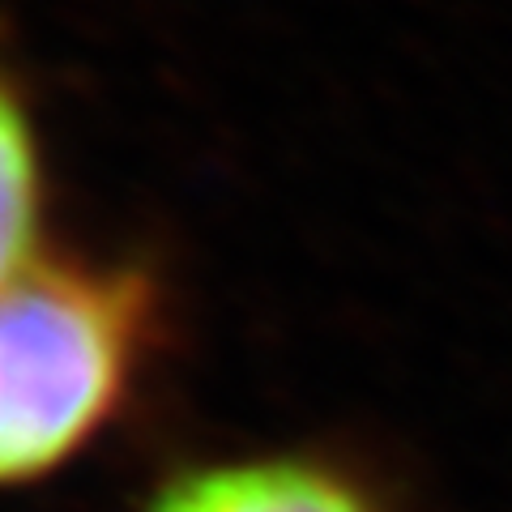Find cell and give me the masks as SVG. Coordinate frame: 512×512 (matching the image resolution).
<instances>
[{
  "instance_id": "6da1fadb",
  "label": "cell",
  "mask_w": 512,
  "mask_h": 512,
  "mask_svg": "<svg viewBox=\"0 0 512 512\" xmlns=\"http://www.w3.org/2000/svg\"><path fill=\"white\" fill-rule=\"evenodd\" d=\"M146 320L137 274L39 265L0 286V483L47 474L103 427Z\"/></svg>"
},
{
  "instance_id": "7a4b0ae2",
  "label": "cell",
  "mask_w": 512,
  "mask_h": 512,
  "mask_svg": "<svg viewBox=\"0 0 512 512\" xmlns=\"http://www.w3.org/2000/svg\"><path fill=\"white\" fill-rule=\"evenodd\" d=\"M146 512H372L367 500L303 461L205 470L171 483Z\"/></svg>"
},
{
  "instance_id": "3957f363",
  "label": "cell",
  "mask_w": 512,
  "mask_h": 512,
  "mask_svg": "<svg viewBox=\"0 0 512 512\" xmlns=\"http://www.w3.org/2000/svg\"><path fill=\"white\" fill-rule=\"evenodd\" d=\"M39 222V163L18 99L0 82V286L26 269Z\"/></svg>"
}]
</instances>
